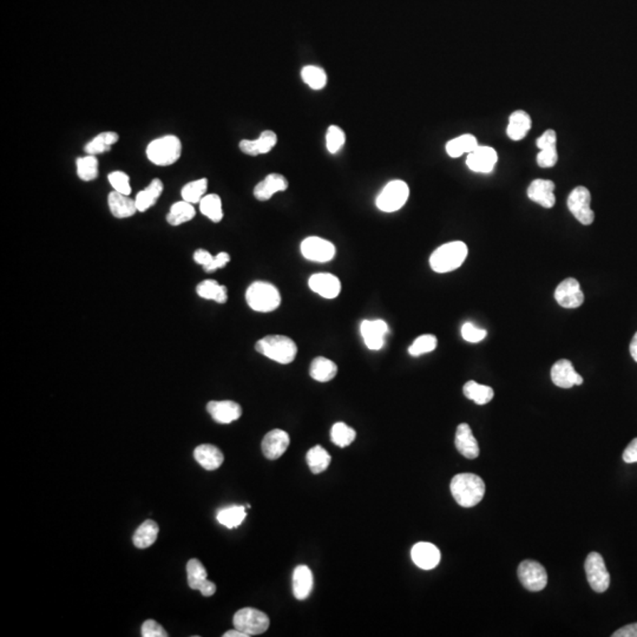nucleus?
Masks as SVG:
<instances>
[{"label": "nucleus", "mask_w": 637, "mask_h": 637, "mask_svg": "<svg viewBox=\"0 0 637 637\" xmlns=\"http://www.w3.org/2000/svg\"><path fill=\"white\" fill-rule=\"evenodd\" d=\"M451 494L463 508H474L481 503L485 494V484L474 474H457L451 481Z\"/></svg>", "instance_id": "1"}, {"label": "nucleus", "mask_w": 637, "mask_h": 637, "mask_svg": "<svg viewBox=\"0 0 637 637\" xmlns=\"http://www.w3.org/2000/svg\"><path fill=\"white\" fill-rule=\"evenodd\" d=\"M255 350L260 355L282 365L293 362L297 355L295 341L286 335H267L256 342Z\"/></svg>", "instance_id": "2"}, {"label": "nucleus", "mask_w": 637, "mask_h": 637, "mask_svg": "<svg viewBox=\"0 0 637 637\" xmlns=\"http://www.w3.org/2000/svg\"><path fill=\"white\" fill-rule=\"evenodd\" d=\"M467 252V245L462 241L445 243L432 253L429 266L436 273H449L463 265Z\"/></svg>", "instance_id": "3"}, {"label": "nucleus", "mask_w": 637, "mask_h": 637, "mask_svg": "<svg viewBox=\"0 0 637 637\" xmlns=\"http://www.w3.org/2000/svg\"><path fill=\"white\" fill-rule=\"evenodd\" d=\"M245 301L248 306L260 313H270L281 305L280 290L272 283L255 281L247 288Z\"/></svg>", "instance_id": "4"}, {"label": "nucleus", "mask_w": 637, "mask_h": 637, "mask_svg": "<svg viewBox=\"0 0 637 637\" xmlns=\"http://www.w3.org/2000/svg\"><path fill=\"white\" fill-rule=\"evenodd\" d=\"M182 143L174 135L160 137L149 143L147 148L148 160L160 167L176 163L181 157Z\"/></svg>", "instance_id": "5"}, {"label": "nucleus", "mask_w": 637, "mask_h": 637, "mask_svg": "<svg viewBox=\"0 0 637 637\" xmlns=\"http://www.w3.org/2000/svg\"><path fill=\"white\" fill-rule=\"evenodd\" d=\"M409 189L406 182L394 180L386 184L377 198L375 205L384 213L398 212L409 200Z\"/></svg>", "instance_id": "6"}, {"label": "nucleus", "mask_w": 637, "mask_h": 637, "mask_svg": "<svg viewBox=\"0 0 637 637\" xmlns=\"http://www.w3.org/2000/svg\"><path fill=\"white\" fill-rule=\"evenodd\" d=\"M233 623L236 629L243 631L249 636L263 634L270 628V617L266 613L254 609V608H243L234 615Z\"/></svg>", "instance_id": "7"}, {"label": "nucleus", "mask_w": 637, "mask_h": 637, "mask_svg": "<svg viewBox=\"0 0 637 637\" xmlns=\"http://www.w3.org/2000/svg\"><path fill=\"white\" fill-rule=\"evenodd\" d=\"M586 579L593 591L601 593L607 591L610 586V575L604 559L598 552H591L586 559Z\"/></svg>", "instance_id": "8"}, {"label": "nucleus", "mask_w": 637, "mask_h": 637, "mask_svg": "<svg viewBox=\"0 0 637 637\" xmlns=\"http://www.w3.org/2000/svg\"><path fill=\"white\" fill-rule=\"evenodd\" d=\"M518 577L525 589L541 591L548 584V574L544 566L536 561H523L518 566Z\"/></svg>", "instance_id": "9"}, {"label": "nucleus", "mask_w": 637, "mask_h": 637, "mask_svg": "<svg viewBox=\"0 0 637 637\" xmlns=\"http://www.w3.org/2000/svg\"><path fill=\"white\" fill-rule=\"evenodd\" d=\"M590 202H591L590 191L582 185L575 188L568 198V208L570 213L584 225H591L595 220V213L590 208Z\"/></svg>", "instance_id": "10"}, {"label": "nucleus", "mask_w": 637, "mask_h": 637, "mask_svg": "<svg viewBox=\"0 0 637 637\" xmlns=\"http://www.w3.org/2000/svg\"><path fill=\"white\" fill-rule=\"evenodd\" d=\"M300 249L305 259L320 263H330L337 253L335 245L331 241L317 236H310L305 239L301 243Z\"/></svg>", "instance_id": "11"}, {"label": "nucleus", "mask_w": 637, "mask_h": 637, "mask_svg": "<svg viewBox=\"0 0 637 637\" xmlns=\"http://www.w3.org/2000/svg\"><path fill=\"white\" fill-rule=\"evenodd\" d=\"M188 584L191 589L200 590L205 597L213 596L216 593L215 583L208 579V574L205 566L198 559H193L187 563Z\"/></svg>", "instance_id": "12"}, {"label": "nucleus", "mask_w": 637, "mask_h": 637, "mask_svg": "<svg viewBox=\"0 0 637 637\" xmlns=\"http://www.w3.org/2000/svg\"><path fill=\"white\" fill-rule=\"evenodd\" d=\"M555 299L564 308H577L584 302V294L576 279L563 280L555 290Z\"/></svg>", "instance_id": "13"}, {"label": "nucleus", "mask_w": 637, "mask_h": 637, "mask_svg": "<svg viewBox=\"0 0 637 637\" xmlns=\"http://www.w3.org/2000/svg\"><path fill=\"white\" fill-rule=\"evenodd\" d=\"M497 160V151L494 148L478 146L474 151L467 153V164L469 169L474 173L487 174L494 170Z\"/></svg>", "instance_id": "14"}, {"label": "nucleus", "mask_w": 637, "mask_h": 637, "mask_svg": "<svg viewBox=\"0 0 637 637\" xmlns=\"http://www.w3.org/2000/svg\"><path fill=\"white\" fill-rule=\"evenodd\" d=\"M389 332V326L385 321L364 320L360 326V333L367 348L372 351L382 350L385 344L386 334Z\"/></svg>", "instance_id": "15"}, {"label": "nucleus", "mask_w": 637, "mask_h": 637, "mask_svg": "<svg viewBox=\"0 0 637 637\" xmlns=\"http://www.w3.org/2000/svg\"><path fill=\"white\" fill-rule=\"evenodd\" d=\"M290 443V434L283 429H276L267 433L261 444V449L267 459L276 460L286 452Z\"/></svg>", "instance_id": "16"}, {"label": "nucleus", "mask_w": 637, "mask_h": 637, "mask_svg": "<svg viewBox=\"0 0 637 637\" xmlns=\"http://www.w3.org/2000/svg\"><path fill=\"white\" fill-rule=\"evenodd\" d=\"M308 286L314 293L319 294L324 299H335L341 292L340 280L330 273H317L310 276Z\"/></svg>", "instance_id": "17"}, {"label": "nucleus", "mask_w": 637, "mask_h": 637, "mask_svg": "<svg viewBox=\"0 0 637 637\" xmlns=\"http://www.w3.org/2000/svg\"><path fill=\"white\" fill-rule=\"evenodd\" d=\"M551 380L561 389H571L575 385L583 384L582 377L575 371L571 362L566 359H562L552 366Z\"/></svg>", "instance_id": "18"}, {"label": "nucleus", "mask_w": 637, "mask_h": 637, "mask_svg": "<svg viewBox=\"0 0 637 637\" xmlns=\"http://www.w3.org/2000/svg\"><path fill=\"white\" fill-rule=\"evenodd\" d=\"M557 135L554 130H546L542 136L537 140V147L539 153L537 155V163L541 168H551L556 165L559 160L557 153Z\"/></svg>", "instance_id": "19"}, {"label": "nucleus", "mask_w": 637, "mask_h": 637, "mask_svg": "<svg viewBox=\"0 0 637 637\" xmlns=\"http://www.w3.org/2000/svg\"><path fill=\"white\" fill-rule=\"evenodd\" d=\"M207 411L213 419L218 424H230L243 416L241 406L232 400L209 402Z\"/></svg>", "instance_id": "20"}, {"label": "nucleus", "mask_w": 637, "mask_h": 637, "mask_svg": "<svg viewBox=\"0 0 637 637\" xmlns=\"http://www.w3.org/2000/svg\"><path fill=\"white\" fill-rule=\"evenodd\" d=\"M411 556L414 564L419 566L420 569H434L440 562L439 549L431 543H417L412 548Z\"/></svg>", "instance_id": "21"}, {"label": "nucleus", "mask_w": 637, "mask_h": 637, "mask_svg": "<svg viewBox=\"0 0 637 637\" xmlns=\"http://www.w3.org/2000/svg\"><path fill=\"white\" fill-rule=\"evenodd\" d=\"M277 143V136L272 130H266L256 140H243L240 142V151L249 156H259L273 151Z\"/></svg>", "instance_id": "22"}, {"label": "nucleus", "mask_w": 637, "mask_h": 637, "mask_svg": "<svg viewBox=\"0 0 637 637\" xmlns=\"http://www.w3.org/2000/svg\"><path fill=\"white\" fill-rule=\"evenodd\" d=\"M555 183L549 180H535L528 188V198L542 205L543 208H552L556 203Z\"/></svg>", "instance_id": "23"}, {"label": "nucleus", "mask_w": 637, "mask_h": 637, "mask_svg": "<svg viewBox=\"0 0 637 637\" xmlns=\"http://www.w3.org/2000/svg\"><path fill=\"white\" fill-rule=\"evenodd\" d=\"M457 450L467 459H476L479 456V447L474 438L472 429L467 424H460L457 427L456 439Z\"/></svg>", "instance_id": "24"}, {"label": "nucleus", "mask_w": 637, "mask_h": 637, "mask_svg": "<svg viewBox=\"0 0 637 637\" xmlns=\"http://www.w3.org/2000/svg\"><path fill=\"white\" fill-rule=\"evenodd\" d=\"M287 188H288V181L283 175H267L263 181L256 184L254 188V196L259 201H268L273 198L274 194L287 190Z\"/></svg>", "instance_id": "25"}, {"label": "nucleus", "mask_w": 637, "mask_h": 637, "mask_svg": "<svg viewBox=\"0 0 637 637\" xmlns=\"http://www.w3.org/2000/svg\"><path fill=\"white\" fill-rule=\"evenodd\" d=\"M194 458L205 470L215 471L225 462V456L218 447L210 444H202L194 450Z\"/></svg>", "instance_id": "26"}, {"label": "nucleus", "mask_w": 637, "mask_h": 637, "mask_svg": "<svg viewBox=\"0 0 637 637\" xmlns=\"http://www.w3.org/2000/svg\"><path fill=\"white\" fill-rule=\"evenodd\" d=\"M108 203L111 214L117 218H130L137 212L136 201L130 198L128 195L121 194L113 190L110 193Z\"/></svg>", "instance_id": "27"}, {"label": "nucleus", "mask_w": 637, "mask_h": 637, "mask_svg": "<svg viewBox=\"0 0 637 637\" xmlns=\"http://www.w3.org/2000/svg\"><path fill=\"white\" fill-rule=\"evenodd\" d=\"M313 589V574L306 566H299L293 573V593L297 600L304 601Z\"/></svg>", "instance_id": "28"}, {"label": "nucleus", "mask_w": 637, "mask_h": 637, "mask_svg": "<svg viewBox=\"0 0 637 637\" xmlns=\"http://www.w3.org/2000/svg\"><path fill=\"white\" fill-rule=\"evenodd\" d=\"M198 297L205 300H213L218 304H225L228 300L227 287L222 286L216 280H205L196 287Z\"/></svg>", "instance_id": "29"}, {"label": "nucleus", "mask_w": 637, "mask_h": 637, "mask_svg": "<svg viewBox=\"0 0 637 637\" xmlns=\"http://www.w3.org/2000/svg\"><path fill=\"white\" fill-rule=\"evenodd\" d=\"M531 129V118L528 113L523 110H518L511 113L509 120L506 133L512 141H521L526 136V133Z\"/></svg>", "instance_id": "30"}, {"label": "nucleus", "mask_w": 637, "mask_h": 637, "mask_svg": "<svg viewBox=\"0 0 637 637\" xmlns=\"http://www.w3.org/2000/svg\"><path fill=\"white\" fill-rule=\"evenodd\" d=\"M162 191H163L162 181L158 178L153 180L144 190L140 191L137 194L136 198H135L137 210L142 213L147 212L148 209H151L153 205H156L157 200L160 198Z\"/></svg>", "instance_id": "31"}, {"label": "nucleus", "mask_w": 637, "mask_h": 637, "mask_svg": "<svg viewBox=\"0 0 637 637\" xmlns=\"http://www.w3.org/2000/svg\"><path fill=\"white\" fill-rule=\"evenodd\" d=\"M310 374L317 382H331L337 374V364L325 357H317L310 364Z\"/></svg>", "instance_id": "32"}, {"label": "nucleus", "mask_w": 637, "mask_h": 637, "mask_svg": "<svg viewBox=\"0 0 637 637\" xmlns=\"http://www.w3.org/2000/svg\"><path fill=\"white\" fill-rule=\"evenodd\" d=\"M158 531H160V529H158L156 521L147 519L137 528L136 531L133 534V546L138 549L149 548L156 542Z\"/></svg>", "instance_id": "33"}, {"label": "nucleus", "mask_w": 637, "mask_h": 637, "mask_svg": "<svg viewBox=\"0 0 637 637\" xmlns=\"http://www.w3.org/2000/svg\"><path fill=\"white\" fill-rule=\"evenodd\" d=\"M478 147L477 138L474 135L465 133L462 136L456 137L454 140L449 141L447 143V153L450 157H460L464 153H470Z\"/></svg>", "instance_id": "34"}, {"label": "nucleus", "mask_w": 637, "mask_h": 637, "mask_svg": "<svg viewBox=\"0 0 637 637\" xmlns=\"http://www.w3.org/2000/svg\"><path fill=\"white\" fill-rule=\"evenodd\" d=\"M306 459L310 471L314 474H317L327 470L330 464H331L332 458L327 451L325 450L324 447L317 445V447H312L307 452Z\"/></svg>", "instance_id": "35"}, {"label": "nucleus", "mask_w": 637, "mask_h": 637, "mask_svg": "<svg viewBox=\"0 0 637 637\" xmlns=\"http://www.w3.org/2000/svg\"><path fill=\"white\" fill-rule=\"evenodd\" d=\"M120 136L118 133L113 131H106V133H99L97 136L86 144L84 148L86 155H98V153H104L110 151L111 146L116 143Z\"/></svg>", "instance_id": "36"}, {"label": "nucleus", "mask_w": 637, "mask_h": 637, "mask_svg": "<svg viewBox=\"0 0 637 637\" xmlns=\"http://www.w3.org/2000/svg\"><path fill=\"white\" fill-rule=\"evenodd\" d=\"M463 392L467 399L474 400L477 405H485L494 398V389L490 386L481 385L474 380L464 385Z\"/></svg>", "instance_id": "37"}, {"label": "nucleus", "mask_w": 637, "mask_h": 637, "mask_svg": "<svg viewBox=\"0 0 637 637\" xmlns=\"http://www.w3.org/2000/svg\"><path fill=\"white\" fill-rule=\"evenodd\" d=\"M194 205L187 201L176 202L171 205L170 212L168 214L167 221L171 225H181L195 218Z\"/></svg>", "instance_id": "38"}, {"label": "nucleus", "mask_w": 637, "mask_h": 637, "mask_svg": "<svg viewBox=\"0 0 637 637\" xmlns=\"http://www.w3.org/2000/svg\"><path fill=\"white\" fill-rule=\"evenodd\" d=\"M301 78L310 89L321 90L327 86V73L317 65H307L301 70Z\"/></svg>", "instance_id": "39"}, {"label": "nucleus", "mask_w": 637, "mask_h": 637, "mask_svg": "<svg viewBox=\"0 0 637 637\" xmlns=\"http://www.w3.org/2000/svg\"><path fill=\"white\" fill-rule=\"evenodd\" d=\"M245 516H247V512H245V506L233 505V506L222 509L218 511V521L225 528L234 529L243 524Z\"/></svg>", "instance_id": "40"}, {"label": "nucleus", "mask_w": 637, "mask_h": 637, "mask_svg": "<svg viewBox=\"0 0 637 637\" xmlns=\"http://www.w3.org/2000/svg\"><path fill=\"white\" fill-rule=\"evenodd\" d=\"M200 210L205 218H208L210 221L218 223L223 218V210H222V201L220 196L216 194L205 195L200 202Z\"/></svg>", "instance_id": "41"}, {"label": "nucleus", "mask_w": 637, "mask_h": 637, "mask_svg": "<svg viewBox=\"0 0 637 637\" xmlns=\"http://www.w3.org/2000/svg\"><path fill=\"white\" fill-rule=\"evenodd\" d=\"M208 189V180L200 178L196 181L189 182L182 188L181 195L184 201L189 202L191 205L200 203L202 198H205Z\"/></svg>", "instance_id": "42"}, {"label": "nucleus", "mask_w": 637, "mask_h": 637, "mask_svg": "<svg viewBox=\"0 0 637 637\" xmlns=\"http://www.w3.org/2000/svg\"><path fill=\"white\" fill-rule=\"evenodd\" d=\"M77 175L83 181H93L98 176V160L95 155L79 157L76 160Z\"/></svg>", "instance_id": "43"}, {"label": "nucleus", "mask_w": 637, "mask_h": 637, "mask_svg": "<svg viewBox=\"0 0 637 637\" xmlns=\"http://www.w3.org/2000/svg\"><path fill=\"white\" fill-rule=\"evenodd\" d=\"M357 438L355 429L345 423H335L331 429V439L339 447H350Z\"/></svg>", "instance_id": "44"}, {"label": "nucleus", "mask_w": 637, "mask_h": 637, "mask_svg": "<svg viewBox=\"0 0 637 637\" xmlns=\"http://www.w3.org/2000/svg\"><path fill=\"white\" fill-rule=\"evenodd\" d=\"M437 344H438V341H437V337L434 335H432V334H424V335L417 337L414 342L409 346V353L412 357H419V355L434 351Z\"/></svg>", "instance_id": "45"}, {"label": "nucleus", "mask_w": 637, "mask_h": 637, "mask_svg": "<svg viewBox=\"0 0 637 637\" xmlns=\"http://www.w3.org/2000/svg\"><path fill=\"white\" fill-rule=\"evenodd\" d=\"M346 143V133L340 126H331L326 133V147L331 153H337Z\"/></svg>", "instance_id": "46"}, {"label": "nucleus", "mask_w": 637, "mask_h": 637, "mask_svg": "<svg viewBox=\"0 0 637 637\" xmlns=\"http://www.w3.org/2000/svg\"><path fill=\"white\" fill-rule=\"evenodd\" d=\"M109 182L113 185V190L118 191L121 194H131V187H130V178L126 173L123 171H113L108 176Z\"/></svg>", "instance_id": "47"}, {"label": "nucleus", "mask_w": 637, "mask_h": 637, "mask_svg": "<svg viewBox=\"0 0 637 637\" xmlns=\"http://www.w3.org/2000/svg\"><path fill=\"white\" fill-rule=\"evenodd\" d=\"M486 334L487 332L485 330L474 326L472 322H465L463 325V327H462V337H463L464 340L467 341V342H472V344L484 340Z\"/></svg>", "instance_id": "48"}, {"label": "nucleus", "mask_w": 637, "mask_h": 637, "mask_svg": "<svg viewBox=\"0 0 637 637\" xmlns=\"http://www.w3.org/2000/svg\"><path fill=\"white\" fill-rule=\"evenodd\" d=\"M142 636L143 637H168L167 631L156 621L147 620L142 626Z\"/></svg>", "instance_id": "49"}, {"label": "nucleus", "mask_w": 637, "mask_h": 637, "mask_svg": "<svg viewBox=\"0 0 637 637\" xmlns=\"http://www.w3.org/2000/svg\"><path fill=\"white\" fill-rule=\"evenodd\" d=\"M229 261H230V256H229L228 253H218V255L214 256L213 263H210V266L205 270V272H207V273H213V272L220 270V268H225V267L228 265Z\"/></svg>", "instance_id": "50"}, {"label": "nucleus", "mask_w": 637, "mask_h": 637, "mask_svg": "<svg viewBox=\"0 0 637 637\" xmlns=\"http://www.w3.org/2000/svg\"><path fill=\"white\" fill-rule=\"evenodd\" d=\"M194 260L195 263L200 265V266L203 267V270H205L210 266V263H212L213 260H214V256H213L208 250H205V249H198V250L194 253Z\"/></svg>", "instance_id": "51"}, {"label": "nucleus", "mask_w": 637, "mask_h": 637, "mask_svg": "<svg viewBox=\"0 0 637 637\" xmlns=\"http://www.w3.org/2000/svg\"><path fill=\"white\" fill-rule=\"evenodd\" d=\"M623 460L627 464L637 463V438L631 440L623 452Z\"/></svg>", "instance_id": "52"}, {"label": "nucleus", "mask_w": 637, "mask_h": 637, "mask_svg": "<svg viewBox=\"0 0 637 637\" xmlns=\"http://www.w3.org/2000/svg\"><path fill=\"white\" fill-rule=\"evenodd\" d=\"M613 637H637V623L628 624L626 627L621 628L615 631Z\"/></svg>", "instance_id": "53"}, {"label": "nucleus", "mask_w": 637, "mask_h": 637, "mask_svg": "<svg viewBox=\"0 0 637 637\" xmlns=\"http://www.w3.org/2000/svg\"><path fill=\"white\" fill-rule=\"evenodd\" d=\"M631 355L634 359L635 362H637V333L635 334L634 337H633V340H631Z\"/></svg>", "instance_id": "54"}, {"label": "nucleus", "mask_w": 637, "mask_h": 637, "mask_svg": "<svg viewBox=\"0 0 637 637\" xmlns=\"http://www.w3.org/2000/svg\"><path fill=\"white\" fill-rule=\"evenodd\" d=\"M225 637H248V635L245 634L243 631H240L239 629H234V631H228L227 633L223 634Z\"/></svg>", "instance_id": "55"}]
</instances>
